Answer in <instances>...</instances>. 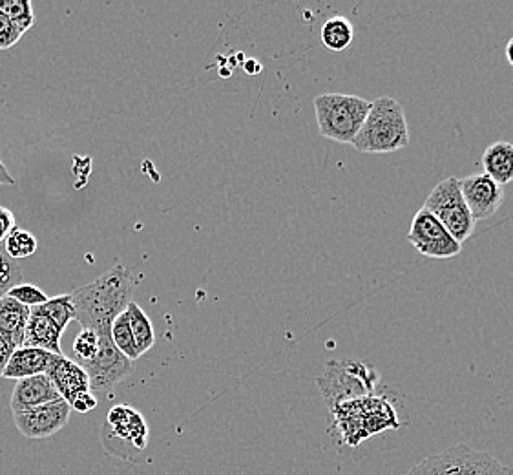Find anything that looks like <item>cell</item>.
<instances>
[{
	"label": "cell",
	"mask_w": 513,
	"mask_h": 475,
	"mask_svg": "<svg viewBox=\"0 0 513 475\" xmlns=\"http://www.w3.org/2000/svg\"><path fill=\"white\" fill-rule=\"evenodd\" d=\"M95 406H97V399H95L94 393H92V391H88V393L79 395V397H77V399H75V401L70 404V408L79 413L92 412Z\"/></svg>",
	"instance_id": "obj_30"
},
{
	"label": "cell",
	"mask_w": 513,
	"mask_h": 475,
	"mask_svg": "<svg viewBox=\"0 0 513 475\" xmlns=\"http://www.w3.org/2000/svg\"><path fill=\"white\" fill-rule=\"evenodd\" d=\"M99 349V335L94 329H81L74 340V355L77 364L94 359Z\"/></svg>",
	"instance_id": "obj_26"
},
{
	"label": "cell",
	"mask_w": 513,
	"mask_h": 475,
	"mask_svg": "<svg viewBox=\"0 0 513 475\" xmlns=\"http://www.w3.org/2000/svg\"><path fill=\"white\" fill-rule=\"evenodd\" d=\"M132 271L126 265L119 264L99 276L92 284L75 289L72 295L75 320L83 329L112 328L126 306L132 302Z\"/></svg>",
	"instance_id": "obj_1"
},
{
	"label": "cell",
	"mask_w": 513,
	"mask_h": 475,
	"mask_svg": "<svg viewBox=\"0 0 513 475\" xmlns=\"http://www.w3.org/2000/svg\"><path fill=\"white\" fill-rule=\"evenodd\" d=\"M0 10L10 17L22 35L35 24V11L30 0H0Z\"/></svg>",
	"instance_id": "obj_22"
},
{
	"label": "cell",
	"mask_w": 513,
	"mask_h": 475,
	"mask_svg": "<svg viewBox=\"0 0 513 475\" xmlns=\"http://www.w3.org/2000/svg\"><path fill=\"white\" fill-rule=\"evenodd\" d=\"M110 335H112V340H114L116 348L125 355L126 359H130L134 362V360L141 357V353H139V349H137L136 346V340H134V335H132L130 326H128L125 311L114 320L112 329H110Z\"/></svg>",
	"instance_id": "obj_23"
},
{
	"label": "cell",
	"mask_w": 513,
	"mask_h": 475,
	"mask_svg": "<svg viewBox=\"0 0 513 475\" xmlns=\"http://www.w3.org/2000/svg\"><path fill=\"white\" fill-rule=\"evenodd\" d=\"M72 408L68 402L59 401L44 404L28 412L13 413L17 430L26 439H48L57 432H61L68 424Z\"/></svg>",
	"instance_id": "obj_10"
},
{
	"label": "cell",
	"mask_w": 513,
	"mask_h": 475,
	"mask_svg": "<svg viewBox=\"0 0 513 475\" xmlns=\"http://www.w3.org/2000/svg\"><path fill=\"white\" fill-rule=\"evenodd\" d=\"M13 351H15V348L11 346L10 342H8L6 338L0 335V379H2V373L6 370L8 362H10Z\"/></svg>",
	"instance_id": "obj_31"
},
{
	"label": "cell",
	"mask_w": 513,
	"mask_h": 475,
	"mask_svg": "<svg viewBox=\"0 0 513 475\" xmlns=\"http://www.w3.org/2000/svg\"><path fill=\"white\" fill-rule=\"evenodd\" d=\"M331 412L335 413L338 430L349 446H356L375 433L398 428L397 412L393 406L375 395L340 402Z\"/></svg>",
	"instance_id": "obj_3"
},
{
	"label": "cell",
	"mask_w": 513,
	"mask_h": 475,
	"mask_svg": "<svg viewBox=\"0 0 513 475\" xmlns=\"http://www.w3.org/2000/svg\"><path fill=\"white\" fill-rule=\"evenodd\" d=\"M378 373L362 362H327L324 377L318 379V388L322 390L325 401L333 410L336 404L362 399L373 395L377 384Z\"/></svg>",
	"instance_id": "obj_6"
},
{
	"label": "cell",
	"mask_w": 513,
	"mask_h": 475,
	"mask_svg": "<svg viewBox=\"0 0 513 475\" xmlns=\"http://www.w3.org/2000/svg\"><path fill=\"white\" fill-rule=\"evenodd\" d=\"M4 249H6V253H8L11 260L17 262V260H24V258L32 256L39 249V242H37V238L30 231H24V229L15 227L8 234V238L4 240Z\"/></svg>",
	"instance_id": "obj_21"
},
{
	"label": "cell",
	"mask_w": 513,
	"mask_h": 475,
	"mask_svg": "<svg viewBox=\"0 0 513 475\" xmlns=\"http://www.w3.org/2000/svg\"><path fill=\"white\" fill-rule=\"evenodd\" d=\"M110 329L112 328L95 331L99 335L97 355L94 359L79 364L90 379L92 391L112 390L116 384L130 377L134 371V362L126 359L125 355L116 348Z\"/></svg>",
	"instance_id": "obj_8"
},
{
	"label": "cell",
	"mask_w": 513,
	"mask_h": 475,
	"mask_svg": "<svg viewBox=\"0 0 513 475\" xmlns=\"http://www.w3.org/2000/svg\"><path fill=\"white\" fill-rule=\"evenodd\" d=\"M424 209L430 211L461 245L472 238L477 222L464 203L459 178L448 176L446 180L437 183L424 201Z\"/></svg>",
	"instance_id": "obj_7"
},
{
	"label": "cell",
	"mask_w": 513,
	"mask_h": 475,
	"mask_svg": "<svg viewBox=\"0 0 513 475\" xmlns=\"http://www.w3.org/2000/svg\"><path fill=\"white\" fill-rule=\"evenodd\" d=\"M125 317L128 320L130 331L134 335V340H136L139 353L145 355L156 344V331H154V326H152V320L148 318L147 313L134 300L126 306Z\"/></svg>",
	"instance_id": "obj_19"
},
{
	"label": "cell",
	"mask_w": 513,
	"mask_h": 475,
	"mask_svg": "<svg viewBox=\"0 0 513 475\" xmlns=\"http://www.w3.org/2000/svg\"><path fill=\"white\" fill-rule=\"evenodd\" d=\"M0 185H8V187L15 185V180L11 178L10 170L6 169L2 159H0Z\"/></svg>",
	"instance_id": "obj_32"
},
{
	"label": "cell",
	"mask_w": 513,
	"mask_h": 475,
	"mask_svg": "<svg viewBox=\"0 0 513 475\" xmlns=\"http://www.w3.org/2000/svg\"><path fill=\"white\" fill-rule=\"evenodd\" d=\"M15 229V216L13 212L0 205V243H4V240L8 238V234Z\"/></svg>",
	"instance_id": "obj_29"
},
{
	"label": "cell",
	"mask_w": 513,
	"mask_h": 475,
	"mask_svg": "<svg viewBox=\"0 0 513 475\" xmlns=\"http://www.w3.org/2000/svg\"><path fill=\"white\" fill-rule=\"evenodd\" d=\"M408 145L409 128L404 106L393 97H378L371 103L353 147L366 154H389Z\"/></svg>",
	"instance_id": "obj_2"
},
{
	"label": "cell",
	"mask_w": 513,
	"mask_h": 475,
	"mask_svg": "<svg viewBox=\"0 0 513 475\" xmlns=\"http://www.w3.org/2000/svg\"><path fill=\"white\" fill-rule=\"evenodd\" d=\"M506 61H508V64L513 68V37L508 41V44H506Z\"/></svg>",
	"instance_id": "obj_34"
},
{
	"label": "cell",
	"mask_w": 513,
	"mask_h": 475,
	"mask_svg": "<svg viewBox=\"0 0 513 475\" xmlns=\"http://www.w3.org/2000/svg\"><path fill=\"white\" fill-rule=\"evenodd\" d=\"M371 103L347 94H322L315 99L316 123L324 138L353 145L366 121Z\"/></svg>",
	"instance_id": "obj_4"
},
{
	"label": "cell",
	"mask_w": 513,
	"mask_h": 475,
	"mask_svg": "<svg viewBox=\"0 0 513 475\" xmlns=\"http://www.w3.org/2000/svg\"><path fill=\"white\" fill-rule=\"evenodd\" d=\"M461 183L462 198L473 216L475 222H482L492 218L495 212L501 209L504 200V189L493 181L490 176L472 174L459 180Z\"/></svg>",
	"instance_id": "obj_11"
},
{
	"label": "cell",
	"mask_w": 513,
	"mask_h": 475,
	"mask_svg": "<svg viewBox=\"0 0 513 475\" xmlns=\"http://www.w3.org/2000/svg\"><path fill=\"white\" fill-rule=\"evenodd\" d=\"M59 399L61 395L55 390L52 380L46 373H42L28 379L17 380L11 393V410L13 413L28 412Z\"/></svg>",
	"instance_id": "obj_13"
},
{
	"label": "cell",
	"mask_w": 513,
	"mask_h": 475,
	"mask_svg": "<svg viewBox=\"0 0 513 475\" xmlns=\"http://www.w3.org/2000/svg\"><path fill=\"white\" fill-rule=\"evenodd\" d=\"M355 39V28L346 17L335 15L325 21L320 32V43L331 52H344Z\"/></svg>",
	"instance_id": "obj_20"
},
{
	"label": "cell",
	"mask_w": 513,
	"mask_h": 475,
	"mask_svg": "<svg viewBox=\"0 0 513 475\" xmlns=\"http://www.w3.org/2000/svg\"><path fill=\"white\" fill-rule=\"evenodd\" d=\"M484 174L497 181L501 187L513 181V145L508 141H497L482 152Z\"/></svg>",
	"instance_id": "obj_18"
},
{
	"label": "cell",
	"mask_w": 513,
	"mask_h": 475,
	"mask_svg": "<svg viewBox=\"0 0 513 475\" xmlns=\"http://www.w3.org/2000/svg\"><path fill=\"white\" fill-rule=\"evenodd\" d=\"M46 375L52 380L61 399L68 404H72L79 395L92 391L86 371L75 360L68 359L64 355H55Z\"/></svg>",
	"instance_id": "obj_12"
},
{
	"label": "cell",
	"mask_w": 513,
	"mask_h": 475,
	"mask_svg": "<svg viewBox=\"0 0 513 475\" xmlns=\"http://www.w3.org/2000/svg\"><path fill=\"white\" fill-rule=\"evenodd\" d=\"M245 70L251 75H256L258 72H262V64L256 63L254 59H249V61L245 63Z\"/></svg>",
	"instance_id": "obj_33"
},
{
	"label": "cell",
	"mask_w": 513,
	"mask_h": 475,
	"mask_svg": "<svg viewBox=\"0 0 513 475\" xmlns=\"http://www.w3.org/2000/svg\"><path fill=\"white\" fill-rule=\"evenodd\" d=\"M53 359H55V355L50 351L22 346V348L13 351L10 362L2 373V379L21 380L42 375V373L48 371Z\"/></svg>",
	"instance_id": "obj_16"
},
{
	"label": "cell",
	"mask_w": 513,
	"mask_h": 475,
	"mask_svg": "<svg viewBox=\"0 0 513 475\" xmlns=\"http://www.w3.org/2000/svg\"><path fill=\"white\" fill-rule=\"evenodd\" d=\"M22 33L11 22L10 17L0 10V50H10L21 41Z\"/></svg>",
	"instance_id": "obj_28"
},
{
	"label": "cell",
	"mask_w": 513,
	"mask_h": 475,
	"mask_svg": "<svg viewBox=\"0 0 513 475\" xmlns=\"http://www.w3.org/2000/svg\"><path fill=\"white\" fill-rule=\"evenodd\" d=\"M8 296L13 298V300H17L22 306L30 307V309L44 306L50 300L44 291H41L39 287H35L32 284L15 285V287H11L10 291H8Z\"/></svg>",
	"instance_id": "obj_27"
},
{
	"label": "cell",
	"mask_w": 513,
	"mask_h": 475,
	"mask_svg": "<svg viewBox=\"0 0 513 475\" xmlns=\"http://www.w3.org/2000/svg\"><path fill=\"white\" fill-rule=\"evenodd\" d=\"M108 426L116 433L119 439L126 443L134 444L137 450H143L148 443V426L145 417L141 413L125 406L117 404L108 412Z\"/></svg>",
	"instance_id": "obj_15"
},
{
	"label": "cell",
	"mask_w": 513,
	"mask_h": 475,
	"mask_svg": "<svg viewBox=\"0 0 513 475\" xmlns=\"http://www.w3.org/2000/svg\"><path fill=\"white\" fill-rule=\"evenodd\" d=\"M21 278V267L8 256L4 243H0V298L8 295L11 287L21 284Z\"/></svg>",
	"instance_id": "obj_25"
},
{
	"label": "cell",
	"mask_w": 513,
	"mask_h": 475,
	"mask_svg": "<svg viewBox=\"0 0 513 475\" xmlns=\"http://www.w3.org/2000/svg\"><path fill=\"white\" fill-rule=\"evenodd\" d=\"M44 313L48 317L52 318L53 322L59 326V328L66 329L68 324L75 320L74 302H72V295L66 293V295L55 296L50 298L44 306Z\"/></svg>",
	"instance_id": "obj_24"
},
{
	"label": "cell",
	"mask_w": 513,
	"mask_h": 475,
	"mask_svg": "<svg viewBox=\"0 0 513 475\" xmlns=\"http://www.w3.org/2000/svg\"><path fill=\"white\" fill-rule=\"evenodd\" d=\"M404 475H513V470L490 454L466 444H455L440 454L426 457Z\"/></svg>",
	"instance_id": "obj_5"
},
{
	"label": "cell",
	"mask_w": 513,
	"mask_h": 475,
	"mask_svg": "<svg viewBox=\"0 0 513 475\" xmlns=\"http://www.w3.org/2000/svg\"><path fill=\"white\" fill-rule=\"evenodd\" d=\"M63 329L59 328L52 318L44 313L41 306L30 309V320L24 333L26 348H39L50 351L53 355H63L61 351V337Z\"/></svg>",
	"instance_id": "obj_14"
},
{
	"label": "cell",
	"mask_w": 513,
	"mask_h": 475,
	"mask_svg": "<svg viewBox=\"0 0 513 475\" xmlns=\"http://www.w3.org/2000/svg\"><path fill=\"white\" fill-rule=\"evenodd\" d=\"M30 320V307L22 306L10 296L0 298V335L15 349L22 348Z\"/></svg>",
	"instance_id": "obj_17"
},
{
	"label": "cell",
	"mask_w": 513,
	"mask_h": 475,
	"mask_svg": "<svg viewBox=\"0 0 513 475\" xmlns=\"http://www.w3.org/2000/svg\"><path fill=\"white\" fill-rule=\"evenodd\" d=\"M408 240L422 256L435 258V260H448L461 254L462 245L451 236L444 225L424 207L420 209L411 227H409Z\"/></svg>",
	"instance_id": "obj_9"
}]
</instances>
